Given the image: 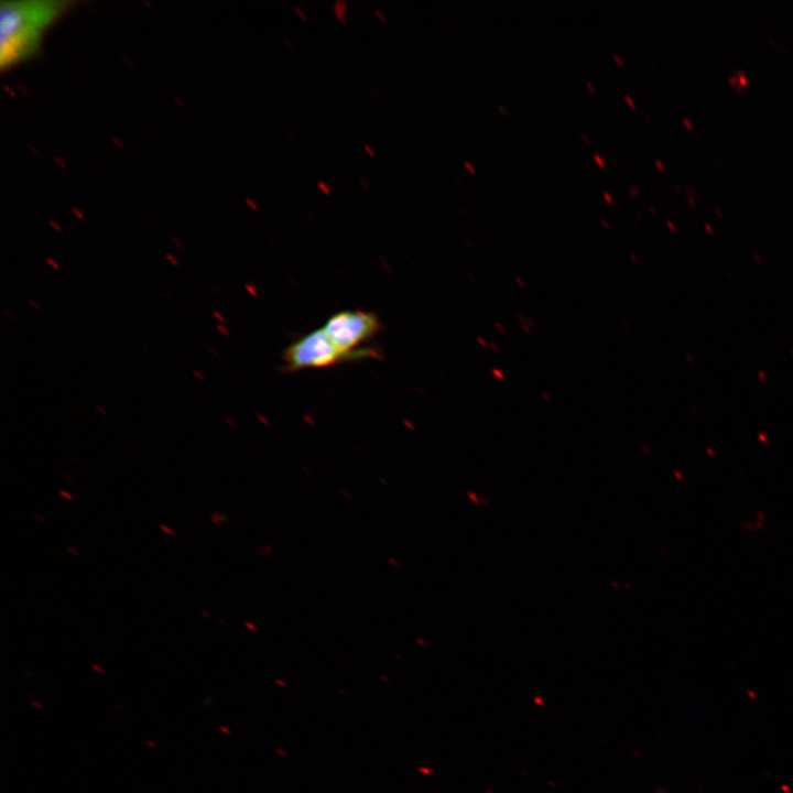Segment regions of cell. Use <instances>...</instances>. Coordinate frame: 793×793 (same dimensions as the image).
Returning <instances> with one entry per match:
<instances>
[{
    "mask_svg": "<svg viewBox=\"0 0 793 793\" xmlns=\"http://www.w3.org/2000/svg\"><path fill=\"white\" fill-rule=\"evenodd\" d=\"M73 4L65 0H18L0 3V68L34 56L46 30Z\"/></svg>",
    "mask_w": 793,
    "mask_h": 793,
    "instance_id": "obj_1",
    "label": "cell"
},
{
    "mask_svg": "<svg viewBox=\"0 0 793 793\" xmlns=\"http://www.w3.org/2000/svg\"><path fill=\"white\" fill-rule=\"evenodd\" d=\"M376 351L365 348L355 354L343 351L322 328L314 329L286 347L283 354L290 371L330 367L352 359L368 358Z\"/></svg>",
    "mask_w": 793,
    "mask_h": 793,
    "instance_id": "obj_2",
    "label": "cell"
},
{
    "mask_svg": "<svg viewBox=\"0 0 793 793\" xmlns=\"http://www.w3.org/2000/svg\"><path fill=\"white\" fill-rule=\"evenodd\" d=\"M380 327L379 317L372 312L345 309L332 315L323 329L343 351L355 354L363 350L360 345L376 336Z\"/></svg>",
    "mask_w": 793,
    "mask_h": 793,
    "instance_id": "obj_3",
    "label": "cell"
},
{
    "mask_svg": "<svg viewBox=\"0 0 793 793\" xmlns=\"http://www.w3.org/2000/svg\"><path fill=\"white\" fill-rule=\"evenodd\" d=\"M334 13L341 23H346L347 2L336 1L333 4Z\"/></svg>",
    "mask_w": 793,
    "mask_h": 793,
    "instance_id": "obj_4",
    "label": "cell"
},
{
    "mask_svg": "<svg viewBox=\"0 0 793 793\" xmlns=\"http://www.w3.org/2000/svg\"><path fill=\"white\" fill-rule=\"evenodd\" d=\"M317 186H318V188H319L324 194H326V195H329V194H330V188H329V186H328L326 183H324V182H318V183H317Z\"/></svg>",
    "mask_w": 793,
    "mask_h": 793,
    "instance_id": "obj_5",
    "label": "cell"
},
{
    "mask_svg": "<svg viewBox=\"0 0 793 793\" xmlns=\"http://www.w3.org/2000/svg\"><path fill=\"white\" fill-rule=\"evenodd\" d=\"M46 262L50 267H52L55 270H59V268H61L59 264L54 259L47 258Z\"/></svg>",
    "mask_w": 793,
    "mask_h": 793,
    "instance_id": "obj_6",
    "label": "cell"
},
{
    "mask_svg": "<svg viewBox=\"0 0 793 793\" xmlns=\"http://www.w3.org/2000/svg\"><path fill=\"white\" fill-rule=\"evenodd\" d=\"M374 13L377 14L378 19H380L381 22L385 21V15L380 9H374Z\"/></svg>",
    "mask_w": 793,
    "mask_h": 793,
    "instance_id": "obj_7",
    "label": "cell"
},
{
    "mask_svg": "<svg viewBox=\"0 0 793 793\" xmlns=\"http://www.w3.org/2000/svg\"><path fill=\"white\" fill-rule=\"evenodd\" d=\"M294 10H295V12L301 17V19H303V20L306 19V14H305V12L302 10V8L295 7Z\"/></svg>",
    "mask_w": 793,
    "mask_h": 793,
    "instance_id": "obj_8",
    "label": "cell"
},
{
    "mask_svg": "<svg viewBox=\"0 0 793 793\" xmlns=\"http://www.w3.org/2000/svg\"><path fill=\"white\" fill-rule=\"evenodd\" d=\"M193 374L200 381L205 380L204 374L202 372H199L198 370H193Z\"/></svg>",
    "mask_w": 793,
    "mask_h": 793,
    "instance_id": "obj_9",
    "label": "cell"
},
{
    "mask_svg": "<svg viewBox=\"0 0 793 793\" xmlns=\"http://www.w3.org/2000/svg\"><path fill=\"white\" fill-rule=\"evenodd\" d=\"M595 161L600 164L601 167H605L606 163L604 162L602 157L599 155H594Z\"/></svg>",
    "mask_w": 793,
    "mask_h": 793,
    "instance_id": "obj_10",
    "label": "cell"
},
{
    "mask_svg": "<svg viewBox=\"0 0 793 793\" xmlns=\"http://www.w3.org/2000/svg\"><path fill=\"white\" fill-rule=\"evenodd\" d=\"M28 302H29V304L32 305L35 309H41L40 304H39L37 302H35L34 300L29 298Z\"/></svg>",
    "mask_w": 793,
    "mask_h": 793,
    "instance_id": "obj_11",
    "label": "cell"
},
{
    "mask_svg": "<svg viewBox=\"0 0 793 793\" xmlns=\"http://www.w3.org/2000/svg\"><path fill=\"white\" fill-rule=\"evenodd\" d=\"M363 148H365V150H366L372 157L376 156V153H374V151H373V149H372L371 146L365 144Z\"/></svg>",
    "mask_w": 793,
    "mask_h": 793,
    "instance_id": "obj_12",
    "label": "cell"
},
{
    "mask_svg": "<svg viewBox=\"0 0 793 793\" xmlns=\"http://www.w3.org/2000/svg\"><path fill=\"white\" fill-rule=\"evenodd\" d=\"M95 409L102 415H108V412L102 409L100 405H96Z\"/></svg>",
    "mask_w": 793,
    "mask_h": 793,
    "instance_id": "obj_13",
    "label": "cell"
},
{
    "mask_svg": "<svg viewBox=\"0 0 793 793\" xmlns=\"http://www.w3.org/2000/svg\"><path fill=\"white\" fill-rule=\"evenodd\" d=\"M166 258L173 263V265L178 267L177 260H175L171 254H166Z\"/></svg>",
    "mask_w": 793,
    "mask_h": 793,
    "instance_id": "obj_14",
    "label": "cell"
},
{
    "mask_svg": "<svg viewBox=\"0 0 793 793\" xmlns=\"http://www.w3.org/2000/svg\"><path fill=\"white\" fill-rule=\"evenodd\" d=\"M465 165H466V166H468V169H469V170H470V171H471L472 173H475V172H476V171H475V170L472 169V166H471V165H470V164H469L468 162H465Z\"/></svg>",
    "mask_w": 793,
    "mask_h": 793,
    "instance_id": "obj_15",
    "label": "cell"
},
{
    "mask_svg": "<svg viewBox=\"0 0 793 793\" xmlns=\"http://www.w3.org/2000/svg\"><path fill=\"white\" fill-rule=\"evenodd\" d=\"M213 315H214L216 318L222 321L221 315L218 314L217 312H214Z\"/></svg>",
    "mask_w": 793,
    "mask_h": 793,
    "instance_id": "obj_16",
    "label": "cell"
},
{
    "mask_svg": "<svg viewBox=\"0 0 793 793\" xmlns=\"http://www.w3.org/2000/svg\"><path fill=\"white\" fill-rule=\"evenodd\" d=\"M613 57H615L616 61H618V63H619L620 66L623 65V64L621 63V59H620L618 56L615 55Z\"/></svg>",
    "mask_w": 793,
    "mask_h": 793,
    "instance_id": "obj_17",
    "label": "cell"
},
{
    "mask_svg": "<svg viewBox=\"0 0 793 793\" xmlns=\"http://www.w3.org/2000/svg\"><path fill=\"white\" fill-rule=\"evenodd\" d=\"M605 197L609 200V203H612L611 197L607 193H605Z\"/></svg>",
    "mask_w": 793,
    "mask_h": 793,
    "instance_id": "obj_18",
    "label": "cell"
},
{
    "mask_svg": "<svg viewBox=\"0 0 793 793\" xmlns=\"http://www.w3.org/2000/svg\"><path fill=\"white\" fill-rule=\"evenodd\" d=\"M3 313H4L6 316H8V318L13 319L12 315H11V314H8L7 311H4Z\"/></svg>",
    "mask_w": 793,
    "mask_h": 793,
    "instance_id": "obj_19",
    "label": "cell"
}]
</instances>
